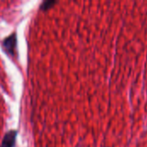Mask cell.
Wrapping results in <instances>:
<instances>
[{
  "label": "cell",
  "instance_id": "obj_1",
  "mask_svg": "<svg viewBox=\"0 0 147 147\" xmlns=\"http://www.w3.org/2000/svg\"><path fill=\"white\" fill-rule=\"evenodd\" d=\"M16 137V131H15V130L9 131L5 134V136L2 141L1 147H15Z\"/></svg>",
  "mask_w": 147,
  "mask_h": 147
},
{
  "label": "cell",
  "instance_id": "obj_2",
  "mask_svg": "<svg viewBox=\"0 0 147 147\" xmlns=\"http://www.w3.org/2000/svg\"><path fill=\"white\" fill-rule=\"evenodd\" d=\"M16 34H11L9 37H7L3 41V46L8 53L13 54L14 50L16 49Z\"/></svg>",
  "mask_w": 147,
  "mask_h": 147
},
{
  "label": "cell",
  "instance_id": "obj_3",
  "mask_svg": "<svg viewBox=\"0 0 147 147\" xmlns=\"http://www.w3.org/2000/svg\"><path fill=\"white\" fill-rule=\"evenodd\" d=\"M55 3H56V2H54V1H46V2H44L40 5V9H47L48 8H50L52 5H53Z\"/></svg>",
  "mask_w": 147,
  "mask_h": 147
}]
</instances>
